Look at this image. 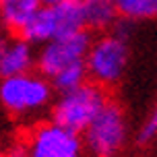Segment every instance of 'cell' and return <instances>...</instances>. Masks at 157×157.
<instances>
[{"label": "cell", "mask_w": 157, "mask_h": 157, "mask_svg": "<svg viewBox=\"0 0 157 157\" xmlns=\"http://www.w3.org/2000/svg\"><path fill=\"white\" fill-rule=\"evenodd\" d=\"M54 99V87L41 72H21L0 78V105L15 118L44 112Z\"/></svg>", "instance_id": "cell-1"}, {"label": "cell", "mask_w": 157, "mask_h": 157, "mask_svg": "<svg viewBox=\"0 0 157 157\" xmlns=\"http://www.w3.org/2000/svg\"><path fill=\"white\" fill-rule=\"evenodd\" d=\"M81 29H87L83 2L81 0H68V2L52 4V6L41 4L37 8V13L27 21V25L19 33L29 44L41 46L54 37L68 35V33L81 31Z\"/></svg>", "instance_id": "cell-2"}, {"label": "cell", "mask_w": 157, "mask_h": 157, "mask_svg": "<svg viewBox=\"0 0 157 157\" xmlns=\"http://www.w3.org/2000/svg\"><path fill=\"white\" fill-rule=\"evenodd\" d=\"M128 58L130 50L124 29H118L110 35H101L99 39H91V46L85 56L87 75L97 85L112 87L124 77Z\"/></svg>", "instance_id": "cell-3"}, {"label": "cell", "mask_w": 157, "mask_h": 157, "mask_svg": "<svg viewBox=\"0 0 157 157\" xmlns=\"http://www.w3.org/2000/svg\"><path fill=\"white\" fill-rule=\"evenodd\" d=\"M108 99L110 97L105 87L93 81H85L83 85L58 95V99L52 103V120L75 132H83L89 122L99 114V110L108 103Z\"/></svg>", "instance_id": "cell-4"}, {"label": "cell", "mask_w": 157, "mask_h": 157, "mask_svg": "<svg viewBox=\"0 0 157 157\" xmlns=\"http://www.w3.org/2000/svg\"><path fill=\"white\" fill-rule=\"evenodd\" d=\"M81 134L85 153L91 157H118L128 136L124 110L116 101L108 99V103Z\"/></svg>", "instance_id": "cell-5"}, {"label": "cell", "mask_w": 157, "mask_h": 157, "mask_svg": "<svg viewBox=\"0 0 157 157\" xmlns=\"http://www.w3.org/2000/svg\"><path fill=\"white\" fill-rule=\"evenodd\" d=\"M23 145L29 157H85L81 132H75L54 120L35 124Z\"/></svg>", "instance_id": "cell-6"}, {"label": "cell", "mask_w": 157, "mask_h": 157, "mask_svg": "<svg viewBox=\"0 0 157 157\" xmlns=\"http://www.w3.org/2000/svg\"><path fill=\"white\" fill-rule=\"evenodd\" d=\"M89 46H91V35L87 29L54 37L46 44H41V50L35 54V66L44 77L52 78L64 66L85 62Z\"/></svg>", "instance_id": "cell-7"}, {"label": "cell", "mask_w": 157, "mask_h": 157, "mask_svg": "<svg viewBox=\"0 0 157 157\" xmlns=\"http://www.w3.org/2000/svg\"><path fill=\"white\" fill-rule=\"evenodd\" d=\"M35 66V50L23 37H15L10 41H2L0 48V77L29 72Z\"/></svg>", "instance_id": "cell-8"}, {"label": "cell", "mask_w": 157, "mask_h": 157, "mask_svg": "<svg viewBox=\"0 0 157 157\" xmlns=\"http://www.w3.org/2000/svg\"><path fill=\"white\" fill-rule=\"evenodd\" d=\"M39 6V0H0V23L10 31H21Z\"/></svg>", "instance_id": "cell-9"}, {"label": "cell", "mask_w": 157, "mask_h": 157, "mask_svg": "<svg viewBox=\"0 0 157 157\" xmlns=\"http://www.w3.org/2000/svg\"><path fill=\"white\" fill-rule=\"evenodd\" d=\"M85 10V23L91 29L105 31L118 25V10L114 6V0H81Z\"/></svg>", "instance_id": "cell-10"}, {"label": "cell", "mask_w": 157, "mask_h": 157, "mask_svg": "<svg viewBox=\"0 0 157 157\" xmlns=\"http://www.w3.org/2000/svg\"><path fill=\"white\" fill-rule=\"evenodd\" d=\"M118 17L124 21H151L157 19V0H114Z\"/></svg>", "instance_id": "cell-11"}, {"label": "cell", "mask_w": 157, "mask_h": 157, "mask_svg": "<svg viewBox=\"0 0 157 157\" xmlns=\"http://www.w3.org/2000/svg\"><path fill=\"white\" fill-rule=\"evenodd\" d=\"M85 81H89L85 62H77V64H71V66H64L62 71H58L54 77L50 78L54 91H58V93L68 91V89H75V87L83 85Z\"/></svg>", "instance_id": "cell-12"}, {"label": "cell", "mask_w": 157, "mask_h": 157, "mask_svg": "<svg viewBox=\"0 0 157 157\" xmlns=\"http://www.w3.org/2000/svg\"><path fill=\"white\" fill-rule=\"evenodd\" d=\"M157 136V105L149 112V116L145 118V122L139 128V143L141 145H147Z\"/></svg>", "instance_id": "cell-13"}, {"label": "cell", "mask_w": 157, "mask_h": 157, "mask_svg": "<svg viewBox=\"0 0 157 157\" xmlns=\"http://www.w3.org/2000/svg\"><path fill=\"white\" fill-rule=\"evenodd\" d=\"M4 157H29V153L23 143H17L13 147H8V151H4Z\"/></svg>", "instance_id": "cell-14"}, {"label": "cell", "mask_w": 157, "mask_h": 157, "mask_svg": "<svg viewBox=\"0 0 157 157\" xmlns=\"http://www.w3.org/2000/svg\"><path fill=\"white\" fill-rule=\"evenodd\" d=\"M39 2L46 6H52V4H60V2H68V0H39Z\"/></svg>", "instance_id": "cell-15"}, {"label": "cell", "mask_w": 157, "mask_h": 157, "mask_svg": "<svg viewBox=\"0 0 157 157\" xmlns=\"http://www.w3.org/2000/svg\"><path fill=\"white\" fill-rule=\"evenodd\" d=\"M0 157H4V151H2V149H0Z\"/></svg>", "instance_id": "cell-16"}, {"label": "cell", "mask_w": 157, "mask_h": 157, "mask_svg": "<svg viewBox=\"0 0 157 157\" xmlns=\"http://www.w3.org/2000/svg\"><path fill=\"white\" fill-rule=\"evenodd\" d=\"M2 41H4V39H0V48H2Z\"/></svg>", "instance_id": "cell-17"}]
</instances>
